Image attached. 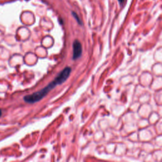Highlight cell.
Here are the masks:
<instances>
[{
  "instance_id": "6da1fadb",
  "label": "cell",
  "mask_w": 162,
  "mask_h": 162,
  "mask_svg": "<svg viewBox=\"0 0 162 162\" xmlns=\"http://www.w3.org/2000/svg\"><path fill=\"white\" fill-rule=\"evenodd\" d=\"M71 72V69L70 67H66L58 74L57 77L54 79L53 82L50 83L48 85L41 89L38 92H35L32 95L25 96L24 97V101L28 103H34L40 101L44 96H46L47 94L49 93L51 89L54 88L57 85L63 84L65 81L69 77Z\"/></svg>"
},
{
  "instance_id": "7a4b0ae2",
  "label": "cell",
  "mask_w": 162,
  "mask_h": 162,
  "mask_svg": "<svg viewBox=\"0 0 162 162\" xmlns=\"http://www.w3.org/2000/svg\"><path fill=\"white\" fill-rule=\"evenodd\" d=\"M73 59L76 60L82 54V46L79 41L76 40L73 44Z\"/></svg>"
},
{
  "instance_id": "3957f363",
  "label": "cell",
  "mask_w": 162,
  "mask_h": 162,
  "mask_svg": "<svg viewBox=\"0 0 162 162\" xmlns=\"http://www.w3.org/2000/svg\"><path fill=\"white\" fill-rule=\"evenodd\" d=\"M72 15H73V16L74 17V18H75L76 19V20L77 21V22H78V23H79L80 25L82 24V22H81L79 17H78V15H77V14H76V12H72Z\"/></svg>"
},
{
  "instance_id": "277c9868",
  "label": "cell",
  "mask_w": 162,
  "mask_h": 162,
  "mask_svg": "<svg viewBox=\"0 0 162 162\" xmlns=\"http://www.w3.org/2000/svg\"><path fill=\"white\" fill-rule=\"evenodd\" d=\"M118 1H119V2L120 3H124V0H118Z\"/></svg>"
},
{
  "instance_id": "5b68a950",
  "label": "cell",
  "mask_w": 162,
  "mask_h": 162,
  "mask_svg": "<svg viewBox=\"0 0 162 162\" xmlns=\"http://www.w3.org/2000/svg\"><path fill=\"white\" fill-rule=\"evenodd\" d=\"M1 115H2V112H1V110L0 109V116H1Z\"/></svg>"
},
{
  "instance_id": "8992f818",
  "label": "cell",
  "mask_w": 162,
  "mask_h": 162,
  "mask_svg": "<svg viewBox=\"0 0 162 162\" xmlns=\"http://www.w3.org/2000/svg\"><path fill=\"white\" fill-rule=\"evenodd\" d=\"M27 1H28V0H27Z\"/></svg>"
}]
</instances>
